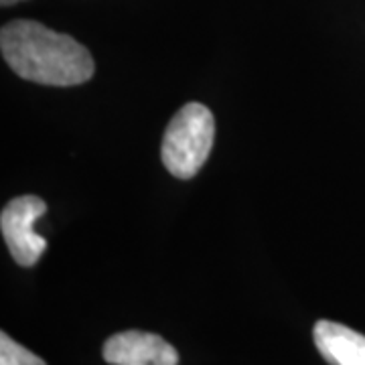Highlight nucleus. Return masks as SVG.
<instances>
[{"mask_svg": "<svg viewBox=\"0 0 365 365\" xmlns=\"http://www.w3.org/2000/svg\"><path fill=\"white\" fill-rule=\"evenodd\" d=\"M16 2H21V0H0V4H2V6H13V4H16Z\"/></svg>", "mask_w": 365, "mask_h": 365, "instance_id": "nucleus-7", "label": "nucleus"}, {"mask_svg": "<svg viewBox=\"0 0 365 365\" xmlns=\"http://www.w3.org/2000/svg\"><path fill=\"white\" fill-rule=\"evenodd\" d=\"M215 138V120L207 106L189 102L169 122L160 158L177 179H193L205 165Z\"/></svg>", "mask_w": 365, "mask_h": 365, "instance_id": "nucleus-2", "label": "nucleus"}, {"mask_svg": "<svg viewBox=\"0 0 365 365\" xmlns=\"http://www.w3.org/2000/svg\"><path fill=\"white\" fill-rule=\"evenodd\" d=\"M47 205L37 195L14 197L0 213V230L4 244L19 266L31 268L41 260L47 240L35 232V223L45 215Z\"/></svg>", "mask_w": 365, "mask_h": 365, "instance_id": "nucleus-3", "label": "nucleus"}, {"mask_svg": "<svg viewBox=\"0 0 365 365\" xmlns=\"http://www.w3.org/2000/svg\"><path fill=\"white\" fill-rule=\"evenodd\" d=\"M104 359L110 365H177V349L155 333L124 331L104 343Z\"/></svg>", "mask_w": 365, "mask_h": 365, "instance_id": "nucleus-4", "label": "nucleus"}, {"mask_svg": "<svg viewBox=\"0 0 365 365\" xmlns=\"http://www.w3.org/2000/svg\"><path fill=\"white\" fill-rule=\"evenodd\" d=\"M2 57L16 76L41 86H79L93 78L90 51L37 21H13L0 33Z\"/></svg>", "mask_w": 365, "mask_h": 365, "instance_id": "nucleus-1", "label": "nucleus"}, {"mask_svg": "<svg viewBox=\"0 0 365 365\" xmlns=\"http://www.w3.org/2000/svg\"><path fill=\"white\" fill-rule=\"evenodd\" d=\"M0 365H47L39 355L31 353L23 345L11 339L6 333L0 335Z\"/></svg>", "mask_w": 365, "mask_h": 365, "instance_id": "nucleus-6", "label": "nucleus"}, {"mask_svg": "<svg viewBox=\"0 0 365 365\" xmlns=\"http://www.w3.org/2000/svg\"><path fill=\"white\" fill-rule=\"evenodd\" d=\"M313 337L329 365H365V335L361 333L333 321H319Z\"/></svg>", "mask_w": 365, "mask_h": 365, "instance_id": "nucleus-5", "label": "nucleus"}]
</instances>
